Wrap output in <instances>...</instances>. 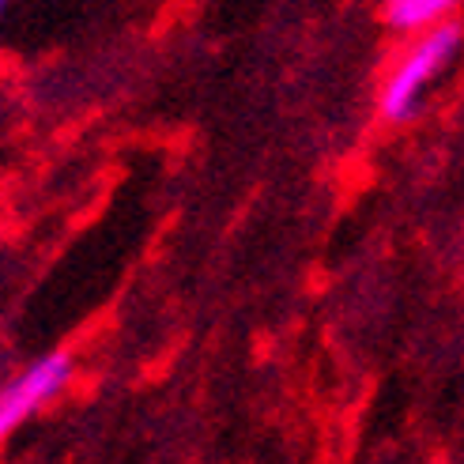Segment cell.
Here are the masks:
<instances>
[{
	"instance_id": "6da1fadb",
	"label": "cell",
	"mask_w": 464,
	"mask_h": 464,
	"mask_svg": "<svg viewBox=\"0 0 464 464\" xmlns=\"http://www.w3.org/2000/svg\"><path fill=\"white\" fill-rule=\"evenodd\" d=\"M457 45H460V27L457 23H446V19L434 23V27L411 45L404 53V61L392 68V76L385 80V91H382V118L385 121H408L411 118L427 83L453 61Z\"/></svg>"
},
{
	"instance_id": "7a4b0ae2",
	"label": "cell",
	"mask_w": 464,
	"mask_h": 464,
	"mask_svg": "<svg viewBox=\"0 0 464 464\" xmlns=\"http://www.w3.org/2000/svg\"><path fill=\"white\" fill-rule=\"evenodd\" d=\"M68 374H72V359H68L64 352L45 355L31 370H23V374L0 392V430L12 434L19 423H27L42 404H50L64 389Z\"/></svg>"
},
{
	"instance_id": "3957f363",
	"label": "cell",
	"mask_w": 464,
	"mask_h": 464,
	"mask_svg": "<svg viewBox=\"0 0 464 464\" xmlns=\"http://www.w3.org/2000/svg\"><path fill=\"white\" fill-rule=\"evenodd\" d=\"M460 0H385V19L397 31H423L442 23Z\"/></svg>"
}]
</instances>
